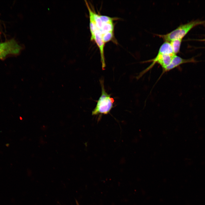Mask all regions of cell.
Masks as SVG:
<instances>
[{
	"label": "cell",
	"instance_id": "obj_5",
	"mask_svg": "<svg viewBox=\"0 0 205 205\" xmlns=\"http://www.w3.org/2000/svg\"><path fill=\"white\" fill-rule=\"evenodd\" d=\"M101 30L97 29L95 33L94 40H95L99 49L100 55L102 68L103 70L105 69L106 67L105 59L104 53V48L105 43L104 42Z\"/></svg>",
	"mask_w": 205,
	"mask_h": 205
},
{
	"label": "cell",
	"instance_id": "obj_11",
	"mask_svg": "<svg viewBox=\"0 0 205 205\" xmlns=\"http://www.w3.org/2000/svg\"></svg>",
	"mask_w": 205,
	"mask_h": 205
},
{
	"label": "cell",
	"instance_id": "obj_8",
	"mask_svg": "<svg viewBox=\"0 0 205 205\" xmlns=\"http://www.w3.org/2000/svg\"><path fill=\"white\" fill-rule=\"evenodd\" d=\"M114 25L113 22L103 23L101 30L102 35L105 33L110 32H114Z\"/></svg>",
	"mask_w": 205,
	"mask_h": 205
},
{
	"label": "cell",
	"instance_id": "obj_9",
	"mask_svg": "<svg viewBox=\"0 0 205 205\" xmlns=\"http://www.w3.org/2000/svg\"><path fill=\"white\" fill-rule=\"evenodd\" d=\"M103 41L105 43L110 41H114V32H106L102 35Z\"/></svg>",
	"mask_w": 205,
	"mask_h": 205
},
{
	"label": "cell",
	"instance_id": "obj_3",
	"mask_svg": "<svg viewBox=\"0 0 205 205\" xmlns=\"http://www.w3.org/2000/svg\"><path fill=\"white\" fill-rule=\"evenodd\" d=\"M100 81L101 88V94L95 108L92 111V114L93 115L108 114L113 107L114 101V99L106 91L103 80L101 79Z\"/></svg>",
	"mask_w": 205,
	"mask_h": 205
},
{
	"label": "cell",
	"instance_id": "obj_4",
	"mask_svg": "<svg viewBox=\"0 0 205 205\" xmlns=\"http://www.w3.org/2000/svg\"><path fill=\"white\" fill-rule=\"evenodd\" d=\"M22 49V46L14 39L0 43V59H4L10 55H18Z\"/></svg>",
	"mask_w": 205,
	"mask_h": 205
},
{
	"label": "cell",
	"instance_id": "obj_10",
	"mask_svg": "<svg viewBox=\"0 0 205 205\" xmlns=\"http://www.w3.org/2000/svg\"><path fill=\"white\" fill-rule=\"evenodd\" d=\"M100 19L102 23L113 22V21L118 19V18H112L108 16L100 15Z\"/></svg>",
	"mask_w": 205,
	"mask_h": 205
},
{
	"label": "cell",
	"instance_id": "obj_1",
	"mask_svg": "<svg viewBox=\"0 0 205 205\" xmlns=\"http://www.w3.org/2000/svg\"><path fill=\"white\" fill-rule=\"evenodd\" d=\"M175 55L170 43L164 42L160 47L155 57L146 61L152 63L145 71L150 69L156 63L161 65L163 69L170 64Z\"/></svg>",
	"mask_w": 205,
	"mask_h": 205
},
{
	"label": "cell",
	"instance_id": "obj_7",
	"mask_svg": "<svg viewBox=\"0 0 205 205\" xmlns=\"http://www.w3.org/2000/svg\"><path fill=\"white\" fill-rule=\"evenodd\" d=\"M182 39H175L169 42L172 47L173 53L175 55H176L180 51Z\"/></svg>",
	"mask_w": 205,
	"mask_h": 205
},
{
	"label": "cell",
	"instance_id": "obj_6",
	"mask_svg": "<svg viewBox=\"0 0 205 205\" xmlns=\"http://www.w3.org/2000/svg\"><path fill=\"white\" fill-rule=\"evenodd\" d=\"M197 62L194 58L184 59L175 55L173 56L170 64L163 69V73L169 71L183 64L188 63H195Z\"/></svg>",
	"mask_w": 205,
	"mask_h": 205
},
{
	"label": "cell",
	"instance_id": "obj_2",
	"mask_svg": "<svg viewBox=\"0 0 205 205\" xmlns=\"http://www.w3.org/2000/svg\"><path fill=\"white\" fill-rule=\"evenodd\" d=\"M205 23V20H195L180 25L171 32L164 34H155L161 38L165 42H170L171 41L182 39L188 32L194 27Z\"/></svg>",
	"mask_w": 205,
	"mask_h": 205
}]
</instances>
